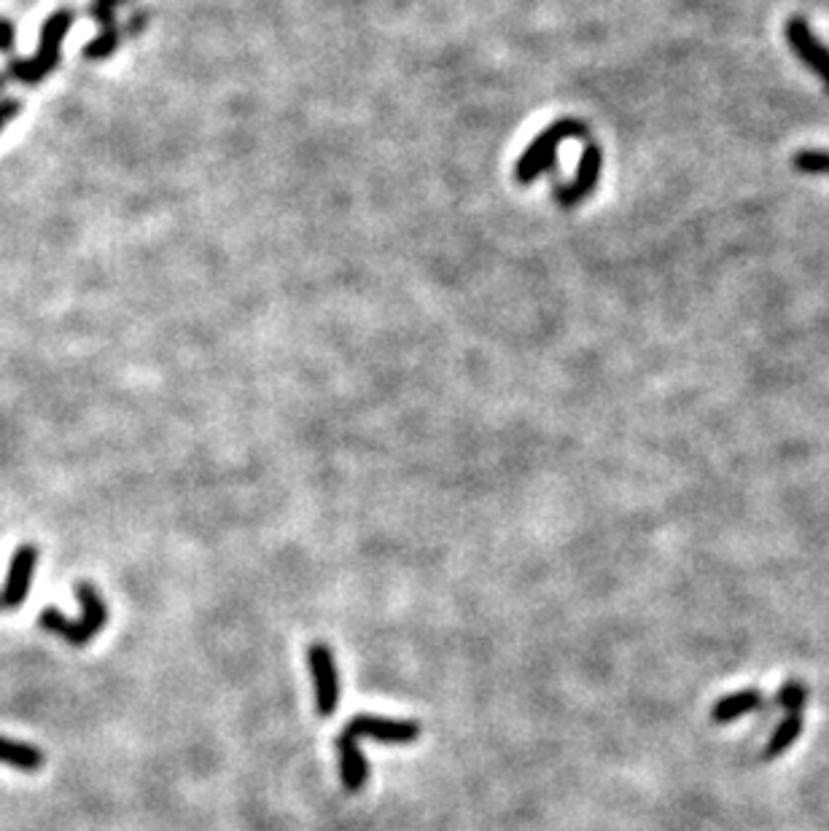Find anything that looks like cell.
<instances>
[{
  "mask_svg": "<svg viewBox=\"0 0 829 831\" xmlns=\"http://www.w3.org/2000/svg\"><path fill=\"white\" fill-rule=\"evenodd\" d=\"M73 20H76V14H73L71 9L54 11V14L49 16V20L43 22V27H41V41H38V52L33 54L30 60L11 62L9 76L20 78V81L27 84V87H36V84H41L43 78L49 76V73H54V67H58V62H60L62 38H65L67 30L73 27Z\"/></svg>",
  "mask_w": 829,
  "mask_h": 831,
  "instance_id": "cell-2",
  "label": "cell"
},
{
  "mask_svg": "<svg viewBox=\"0 0 829 831\" xmlns=\"http://www.w3.org/2000/svg\"><path fill=\"white\" fill-rule=\"evenodd\" d=\"M118 38H122V33H118L116 25L103 27L100 36L84 47V56L87 60H105V56H111L118 49Z\"/></svg>",
  "mask_w": 829,
  "mask_h": 831,
  "instance_id": "cell-14",
  "label": "cell"
},
{
  "mask_svg": "<svg viewBox=\"0 0 829 831\" xmlns=\"http://www.w3.org/2000/svg\"><path fill=\"white\" fill-rule=\"evenodd\" d=\"M0 608H3V603H0Z\"/></svg>",
  "mask_w": 829,
  "mask_h": 831,
  "instance_id": "cell-19",
  "label": "cell"
},
{
  "mask_svg": "<svg viewBox=\"0 0 829 831\" xmlns=\"http://www.w3.org/2000/svg\"><path fill=\"white\" fill-rule=\"evenodd\" d=\"M307 665L315 683V710H318L321 719H329V716H335L337 703H340V676H337L335 652L324 641L310 643Z\"/></svg>",
  "mask_w": 829,
  "mask_h": 831,
  "instance_id": "cell-5",
  "label": "cell"
},
{
  "mask_svg": "<svg viewBox=\"0 0 829 831\" xmlns=\"http://www.w3.org/2000/svg\"><path fill=\"white\" fill-rule=\"evenodd\" d=\"M783 38H787L792 54L819 78L821 87H825L829 95V47H825V43L819 41V36L811 30L808 20L800 14L789 16L787 25H783Z\"/></svg>",
  "mask_w": 829,
  "mask_h": 831,
  "instance_id": "cell-4",
  "label": "cell"
},
{
  "mask_svg": "<svg viewBox=\"0 0 829 831\" xmlns=\"http://www.w3.org/2000/svg\"><path fill=\"white\" fill-rule=\"evenodd\" d=\"M808 687L803 681H787L783 687H778L776 692V705H781L787 714H803L805 705H808Z\"/></svg>",
  "mask_w": 829,
  "mask_h": 831,
  "instance_id": "cell-13",
  "label": "cell"
},
{
  "mask_svg": "<svg viewBox=\"0 0 829 831\" xmlns=\"http://www.w3.org/2000/svg\"><path fill=\"white\" fill-rule=\"evenodd\" d=\"M574 138L577 140L590 138L588 127H585L579 118H561V122H555L552 127H547L544 133L533 140L531 149L520 156V162H517V169H515L517 184L528 186L533 184L539 175L552 173L557 160V146H561L563 140H574Z\"/></svg>",
  "mask_w": 829,
  "mask_h": 831,
  "instance_id": "cell-3",
  "label": "cell"
},
{
  "mask_svg": "<svg viewBox=\"0 0 829 831\" xmlns=\"http://www.w3.org/2000/svg\"><path fill=\"white\" fill-rule=\"evenodd\" d=\"M0 761L20 772H38L47 765V756L38 745L22 743V740L0 738Z\"/></svg>",
  "mask_w": 829,
  "mask_h": 831,
  "instance_id": "cell-11",
  "label": "cell"
},
{
  "mask_svg": "<svg viewBox=\"0 0 829 831\" xmlns=\"http://www.w3.org/2000/svg\"><path fill=\"white\" fill-rule=\"evenodd\" d=\"M803 729H805L803 714H787V716H783V719L776 723V729H773L768 745H765V751H763V759L765 761H773V759H778V756L787 754V751L792 748V745L800 740Z\"/></svg>",
  "mask_w": 829,
  "mask_h": 831,
  "instance_id": "cell-12",
  "label": "cell"
},
{
  "mask_svg": "<svg viewBox=\"0 0 829 831\" xmlns=\"http://www.w3.org/2000/svg\"><path fill=\"white\" fill-rule=\"evenodd\" d=\"M346 734H351L353 740L369 738L377 743H415L420 738V723L417 721H399V719H382V716H355L346 723L342 729Z\"/></svg>",
  "mask_w": 829,
  "mask_h": 831,
  "instance_id": "cell-6",
  "label": "cell"
},
{
  "mask_svg": "<svg viewBox=\"0 0 829 831\" xmlns=\"http://www.w3.org/2000/svg\"><path fill=\"white\" fill-rule=\"evenodd\" d=\"M14 41H16V30L9 20L0 16V54H11L14 52Z\"/></svg>",
  "mask_w": 829,
  "mask_h": 831,
  "instance_id": "cell-16",
  "label": "cell"
},
{
  "mask_svg": "<svg viewBox=\"0 0 829 831\" xmlns=\"http://www.w3.org/2000/svg\"><path fill=\"white\" fill-rule=\"evenodd\" d=\"M38 568V546L22 544L14 552L9 565V574H5L3 592H0V603L3 608H20L27 601L33 590V579H36Z\"/></svg>",
  "mask_w": 829,
  "mask_h": 831,
  "instance_id": "cell-7",
  "label": "cell"
},
{
  "mask_svg": "<svg viewBox=\"0 0 829 831\" xmlns=\"http://www.w3.org/2000/svg\"><path fill=\"white\" fill-rule=\"evenodd\" d=\"M76 597L81 603V616L76 621L67 619L60 608H43L41 616H38V627L52 632V635H60L71 646L81 649L92 643L103 632V627L109 625V608H105V601L98 592V587L89 584V581H78Z\"/></svg>",
  "mask_w": 829,
  "mask_h": 831,
  "instance_id": "cell-1",
  "label": "cell"
},
{
  "mask_svg": "<svg viewBox=\"0 0 829 831\" xmlns=\"http://www.w3.org/2000/svg\"><path fill=\"white\" fill-rule=\"evenodd\" d=\"M768 700L759 689H743V692L725 694L721 700H716L714 708H711V721L714 723H732L749 714H757L759 708H765Z\"/></svg>",
  "mask_w": 829,
  "mask_h": 831,
  "instance_id": "cell-9",
  "label": "cell"
},
{
  "mask_svg": "<svg viewBox=\"0 0 829 831\" xmlns=\"http://www.w3.org/2000/svg\"><path fill=\"white\" fill-rule=\"evenodd\" d=\"M16 113H20V100H3V103H0V129H3Z\"/></svg>",
  "mask_w": 829,
  "mask_h": 831,
  "instance_id": "cell-17",
  "label": "cell"
},
{
  "mask_svg": "<svg viewBox=\"0 0 829 831\" xmlns=\"http://www.w3.org/2000/svg\"><path fill=\"white\" fill-rule=\"evenodd\" d=\"M601 167H603V154L601 149H598V143H590L585 146L582 151V160H579V169H577V178L571 180V184H555V202L561 207H574L579 205L582 200H588V197L592 194V189H595L598 178H601Z\"/></svg>",
  "mask_w": 829,
  "mask_h": 831,
  "instance_id": "cell-8",
  "label": "cell"
},
{
  "mask_svg": "<svg viewBox=\"0 0 829 831\" xmlns=\"http://www.w3.org/2000/svg\"><path fill=\"white\" fill-rule=\"evenodd\" d=\"M337 751H340V776H342V785H346L351 794L361 791L369 780V761L366 756L361 754L359 743L351 738V734L342 732L337 738Z\"/></svg>",
  "mask_w": 829,
  "mask_h": 831,
  "instance_id": "cell-10",
  "label": "cell"
},
{
  "mask_svg": "<svg viewBox=\"0 0 829 831\" xmlns=\"http://www.w3.org/2000/svg\"><path fill=\"white\" fill-rule=\"evenodd\" d=\"M5 78H9V73H0V89H3V84H5Z\"/></svg>",
  "mask_w": 829,
  "mask_h": 831,
  "instance_id": "cell-18",
  "label": "cell"
},
{
  "mask_svg": "<svg viewBox=\"0 0 829 831\" xmlns=\"http://www.w3.org/2000/svg\"><path fill=\"white\" fill-rule=\"evenodd\" d=\"M124 3H129V0H92L89 14H92V20L98 22L100 27H111L116 25V9Z\"/></svg>",
  "mask_w": 829,
  "mask_h": 831,
  "instance_id": "cell-15",
  "label": "cell"
}]
</instances>
